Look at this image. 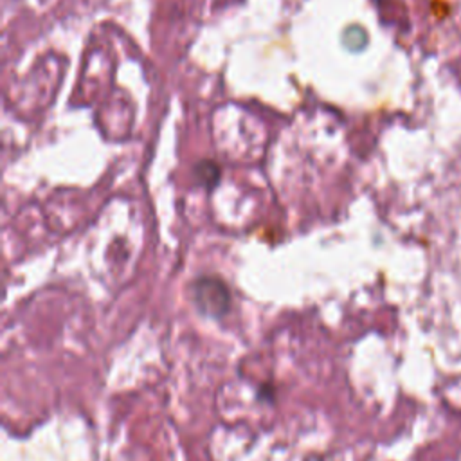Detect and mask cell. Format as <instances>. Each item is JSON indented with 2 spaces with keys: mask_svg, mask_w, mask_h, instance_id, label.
Wrapping results in <instances>:
<instances>
[{
  "mask_svg": "<svg viewBox=\"0 0 461 461\" xmlns=\"http://www.w3.org/2000/svg\"><path fill=\"white\" fill-rule=\"evenodd\" d=\"M191 301L198 313L221 319L230 308V292L216 276H200L191 283Z\"/></svg>",
  "mask_w": 461,
  "mask_h": 461,
  "instance_id": "obj_1",
  "label": "cell"
},
{
  "mask_svg": "<svg viewBox=\"0 0 461 461\" xmlns=\"http://www.w3.org/2000/svg\"><path fill=\"white\" fill-rule=\"evenodd\" d=\"M193 176L198 185H202L205 189H212L220 180V167L212 160H202V162L194 164Z\"/></svg>",
  "mask_w": 461,
  "mask_h": 461,
  "instance_id": "obj_2",
  "label": "cell"
}]
</instances>
